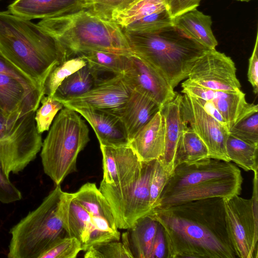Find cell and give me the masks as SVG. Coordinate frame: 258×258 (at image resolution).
I'll return each instance as SVG.
<instances>
[{
  "instance_id": "obj_8",
  "label": "cell",
  "mask_w": 258,
  "mask_h": 258,
  "mask_svg": "<svg viewBox=\"0 0 258 258\" xmlns=\"http://www.w3.org/2000/svg\"><path fill=\"white\" fill-rule=\"evenodd\" d=\"M155 161L143 162L138 177L125 185L116 186L101 180L99 189L110 206L118 229L127 230L151 214L149 182Z\"/></svg>"
},
{
  "instance_id": "obj_12",
  "label": "cell",
  "mask_w": 258,
  "mask_h": 258,
  "mask_svg": "<svg viewBox=\"0 0 258 258\" xmlns=\"http://www.w3.org/2000/svg\"><path fill=\"white\" fill-rule=\"evenodd\" d=\"M73 196L89 214L94 228L86 250L102 243L119 241L120 234L110 206L95 183L84 184Z\"/></svg>"
},
{
  "instance_id": "obj_33",
  "label": "cell",
  "mask_w": 258,
  "mask_h": 258,
  "mask_svg": "<svg viewBox=\"0 0 258 258\" xmlns=\"http://www.w3.org/2000/svg\"><path fill=\"white\" fill-rule=\"evenodd\" d=\"M166 9L165 0H139L115 15L112 20L123 29L145 16Z\"/></svg>"
},
{
  "instance_id": "obj_19",
  "label": "cell",
  "mask_w": 258,
  "mask_h": 258,
  "mask_svg": "<svg viewBox=\"0 0 258 258\" xmlns=\"http://www.w3.org/2000/svg\"><path fill=\"white\" fill-rule=\"evenodd\" d=\"M43 95L42 91L27 87L15 77L0 74V109L3 112L36 111Z\"/></svg>"
},
{
  "instance_id": "obj_26",
  "label": "cell",
  "mask_w": 258,
  "mask_h": 258,
  "mask_svg": "<svg viewBox=\"0 0 258 258\" xmlns=\"http://www.w3.org/2000/svg\"><path fill=\"white\" fill-rule=\"evenodd\" d=\"M173 24L186 36L209 49H214L218 45L211 28V16L205 15L197 8L173 18Z\"/></svg>"
},
{
  "instance_id": "obj_35",
  "label": "cell",
  "mask_w": 258,
  "mask_h": 258,
  "mask_svg": "<svg viewBox=\"0 0 258 258\" xmlns=\"http://www.w3.org/2000/svg\"><path fill=\"white\" fill-rule=\"evenodd\" d=\"M173 25V19L166 9L145 16L122 29L132 32L147 33Z\"/></svg>"
},
{
  "instance_id": "obj_3",
  "label": "cell",
  "mask_w": 258,
  "mask_h": 258,
  "mask_svg": "<svg viewBox=\"0 0 258 258\" xmlns=\"http://www.w3.org/2000/svg\"><path fill=\"white\" fill-rule=\"evenodd\" d=\"M0 51L43 89L52 70L66 60L37 24L0 11Z\"/></svg>"
},
{
  "instance_id": "obj_43",
  "label": "cell",
  "mask_w": 258,
  "mask_h": 258,
  "mask_svg": "<svg viewBox=\"0 0 258 258\" xmlns=\"http://www.w3.org/2000/svg\"><path fill=\"white\" fill-rule=\"evenodd\" d=\"M167 9L173 19L188 11L197 8L201 0H165Z\"/></svg>"
},
{
  "instance_id": "obj_39",
  "label": "cell",
  "mask_w": 258,
  "mask_h": 258,
  "mask_svg": "<svg viewBox=\"0 0 258 258\" xmlns=\"http://www.w3.org/2000/svg\"><path fill=\"white\" fill-rule=\"evenodd\" d=\"M81 251V242L75 237L66 236L56 241L40 258H75Z\"/></svg>"
},
{
  "instance_id": "obj_21",
  "label": "cell",
  "mask_w": 258,
  "mask_h": 258,
  "mask_svg": "<svg viewBox=\"0 0 258 258\" xmlns=\"http://www.w3.org/2000/svg\"><path fill=\"white\" fill-rule=\"evenodd\" d=\"M73 109L90 124L100 145L113 147L128 145L127 133L119 116L96 109L84 108Z\"/></svg>"
},
{
  "instance_id": "obj_40",
  "label": "cell",
  "mask_w": 258,
  "mask_h": 258,
  "mask_svg": "<svg viewBox=\"0 0 258 258\" xmlns=\"http://www.w3.org/2000/svg\"><path fill=\"white\" fill-rule=\"evenodd\" d=\"M170 175L164 169L159 159L155 160L149 182L150 202L152 210L156 207Z\"/></svg>"
},
{
  "instance_id": "obj_6",
  "label": "cell",
  "mask_w": 258,
  "mask_h": 258,
  "mask_svg": "<svg viewBox=\"0 0 258 258\" xmlns=\"http://www.w3.org/2000/svg\"><path fill=\"white\" fill-rule=\"evenodd\" d=\"M62 190L58 185L41 203L10 229L9 258H40L56 241L67 236L58 216Z\"/></svg>"
},
{
  "instance_id": "obj_34",
  "label": "cell",
  "mask_w": 258,
  "mask_h": 258,
  "mask_svg": "<svg viewBox=\"0 0 258 258\" xmlns=\"http://www.w3.org/2000/svg\"><path fill=\"white\" fill-rule=\"evenodd\" d=\"M87 64L81 56L70 58L55 67L46 78L43 87V95L53 97L57 88L68 77Z\"/></svg>"
},
{
  "instance_id": "obj_11",
  "label": "cell",
  "mask_w": 258,
  "mask_h": 258,
  "mask_svg": "<svg viewBox=\"0 0 258 258\" xmlns=\"http://www.w3.org/2000/svg\"><path fill=\"white\" fill-rule=\"evenodd\" d=\"M187 79L197 85L212 90H241L234 62L231 57L216 49L207 50L197 60Z\"/></svg>"
},
{
  "instance_id": "obj_30",
  "label": "cell",
  "mask_w": 258,
  "mask_h": 258,
  "mask_svg": "<svg viewBox=\"0 0 258 258\" xmlns=\"http://www.w3.org/2000/svg\"><path fill=\"white\" fill-rule=\"evenodd\" d=\"M79 56L86 61L98 82L103 74L112 76L123 74L130 57L102 51H89Z\"/></svg>"
},
{
  "instance_id": "obj_37",
  "label": "cell",
  "mask_w": 258,
  "mask_h": 258,
  "mask_svg": "<svg viewBox=\"0 0 258 258\" xmlns=\"http://www.w3.org/2000/svg\"><path fill=\"white\" fill-rule=\"evenodd\" d=\"M41 107L35 112V120L38 132L41 134L49 130L57 113L61 110L63 104L53 97L43 95Z\"/></svg>"
},
{
  "instance_id": "obj_22",
  "label": "cell",
  "mask_w": 258,
  "mask_h": 258,
  "mask_svg": "<svg viewBox=\"0 0 258 258\" xmlns=\"http://www.w3.org/2000/svg\"><path fill=\"white\" fill-rule=\"evenodd\" d=\"M181 98L182 95L176 93L172 100L160 109L165 123V143L163 155L159 160L170 175L174 170L175 154L179 139L187 126L182 114Z\"/></svg>"
},
{
  "instance_id": "obj_9",
  "label": "cell",
  "mask_w": 258,
  "mask_h": 258,
  "mask_svg": "<svg viewBox=\"0 0 258 258\" xmlns=\"http://www.w3.org/2000/svg\"><path fill=\"white\" fill-rule=\"evenodd\" d=\"M257 172H254L250 199L235 195L224 199L227 233L236 257L257 258Z\"/></svg>"
},
{
  "instance_id": "obj_1",
  "label": "cell",
  "mask_w": 258,
  "mask_h": 258,
  "mask_svg": "<svg viewBox=\"0 0 258 258\" xmlns=\"http://www.w3.org/2000/svg\"><path fill=\"white\" fill-rule=\"evenodd\" d=\"M149 216L163 228L167 258L236 257L227 233L222 198L154 208Z\"/></svg>"
},
{
  "instance_id": "obj_13",
  "label": "cell",
  "mask_w": 258,
  "mask_h": 258,
  "mask_svg": "<svg viewBox=\"0 0 258 258\" xmlns=\"http://www.w3.org/2000/svg\"><path fill=\"white\" fill-rule=\"evenodd\" d=\"M241 176L239 168L230 162L206 158L191 164L176 166L161 196L212 181Z\"/></svg>"
},
{
  "instance_id": "obj_47",
  "label": "cell",
  "mask_w": 258,
  "mask_h": 258,
  "mask_svg": "<svg viewBox=\"0 0 258 258\" xmlns=\"http://www.w3.org/2000/svg\"><path fill=\"white\" fill-rule=\"evenodd\" d=\"M0 111H2V110L0 109Z\"/></svg>"
},
{
  "instance_id": "obj_31",
  "label": "cell",
  "mask_w": 258,
  "mask_h": 258,
  "mask_svg": "<svg viewBox=\"0 0 258 258\" xmlns=\"http://www.w3.org/2000/svg\"><path fill=\"white\" fill-rule=\"evenodd\" d=\"M226 151L230 161L234 162L245 171L257 172L258 144L244 141L229 133Z\"/></svg>"
},
{
  "instance_id": "obj_20",
  "label": "cell",
  "mask_w": 258,
  "mask_h": 258,
  "mask_svg": "<svg viewBox=\"0 0 258 258\" xmlns=\"http://www.w3.org/2000/svg\"><path fill=\"white\" fill-rule=\"evenodd\" d=\"M58 214L67 235L77 238L85 251L94 228L89 214L74 198L73 193L62 191Z\"/></svg>"
},
{
  "instance_id": "obj_23",
  "label": "cell",
  "mask_w": 258,
  "mask_h": 258,
  "mask_svg": "<svg viewBox=\"0 0 258 258\" xmlns=\"http://www.w3.org/2000/svg\"><path fill=\"white\" fill-rule=\"evenodd\" d=\"M165 123L160 109L129 142L128 145L139 159L148 162L160 159L163 155Z\"/></svg>"
},
{
  "instance_id": "obj_15",
  "label": "cell",
  "mask_w": 258,
  "mask_h": 258,
  "mask_svg": "<svg viewBox=\"0 0 258 258\" xmlns=\"http://www.w3.org/2000/svg\"><path fill=\"white\" fill-rule=\"evenodd\" d=\"M122 76L132 90L149 97L161 108L172 100L177 93L159 72L135 55L128 57Z\"/></svg>"
},
{
  "instance_id": "obj_10",
  "label": "cell",
  "mask_w": 258,
  "mask_h": 258,
  "mask_svg": "<svg viewBox=\"0 0 258 258\" xmlns=\"http://www.w3.org/2000/svg\"><path fill=\"white\" fill-rule=\"evenodd\" d=\"M183 94L181 109L184 120L206 145L209 157L230 162L226 151L227 127L208 113L194 97Z\"/></svg>"
},
{
  "instance_id": "obj_29",
  "label": "cell",
  "mask_w": 258,
  "mask_h": 258,
  "mask_svg": "<svg viewBox=\"0 0 258 258\" xmlns=\"http://www.w3.org/2000/svg\"><path fill=\"white\" fill-rule=\"evenodd\" d=\"M208 158L209 154L206 145L198 134L187 126L180 135L176 146L174 167Z\"/></svg>"
},
{
  "instance_id": "obj_32",
  "label": "cell",
  "mask_w": 258,
  "mask_h": 258,
  "mask_svg": "<svg viewBox=\"0 0 258 258\" xmlns=\"http://www.w3.org/2000/svg\"><path fill=\"white\" fill-rule=\"evenodd\" d=\"M229 133L244 141L258 144V105L249 103Z\"/></svg>"
},
{
  "instance_id": "obj_42",
  "label": "cell",
  "mask_w": 258,
  "mask_h": 258,
  "mask_svg": "<svg viewBox=\"0 0 258 258\" xmlns=\"http://www.w3.org/2000/svg\"><path fill=\"white\" fill-rule=\"evenodd\" d=\"M22 198L20 190L11 181L0 166V202L10 204Z\"/></svg>"
},
{
  "instance_id": "obj_2",
  "label": "cell",
  "mask_w": 258,
  "mask_h": 258,
  "mask_svg": "<svg viewBox=\"0 0 258 258\" xmlns=\"http://www.w3.org/2000/svg\"><path fill=\"white\" fill-rule=\"evenodd\" d=\"M37 24L54 40L66 60L92 51L134 55L119 25L87 9L41 19Z\"/></svg>"
},
{
  "instance_id": "obj_14",
  "label": "cell",
  "mask_w": 258,
  "mask_h": 258,
  "mask_svg": "<svg viewBox=\"0 0 258 258\" xmlns=\"http://www.w3.org/2000/svg\"><path fill=\"white\" fill-rule=\"evenodd\" d=\"M122 75L100 80L87 92L61 102L71 109H96L120 117L132 91Z\"/></svg>"
},
{
  "instance_id": "obj_7",
  "label": "cell",
  "mask_w": 258,
  "mask_h": 258,
  "mask_svg": "<svg viewBox=\"0 0 258 258\" xmlns=\"http://www.w3.org/2000/svg\"><path fill=\"white\" fill-rule=\"evenodd\" d=\"M35 112L7 114L0 111V166L9 177L23 171L41 150L42 137L36 128Z\"/></svg>"
},
{
  "instance_id": "obj_17",
  "label": "cell",
  "mask_w": 258,
  "mask_h": 258,
  "mask_svg": "<svg viewBox=\"0 0 258 258\" xmlns=\"http://www.w3.org/2000/svg\"><path fill=\"white\" fill-rule=\"evenodd\" d=\"M242 181L241 175L216 180L177 190L161 196L154 208H166L210 198L227 199L235 195H239Z\"/></svg>"
},
{
  "instance_id": "obj_38",
  "label": "cell",
  "mask_w": 258,
  "mask_h": 258,
  "mask_svg": "<svg viewBox=\"0 0 258 258\" xmlns=\"http://www.w3.org/2000/svg\"><path fill=\"white\" fill-rule=\"evenodd\" d=\"M85 258H133L127 247L119 241L102 243L85 251Z\"/></svg>"
},
{
  "instance_id": "obj_4",
  "label": "cell",
  "mask_w": 258,
  "mask_h": 258,
  "mask_svg": "<svg viewBox=\"0 0 258 258\" xmlns=\"http://www.w3.org/2000/svg\"><path fill=\"white\" fill-rule=\"evenodd\" d=\"M123 32L134 55L159 72L173 89L187 78L197 60L209 49L173 25L152 33Z\"/></svg>"
},
{
  "instance_id": "obj_16",
  "label": "cell",
  "mask_w": 258,
  "mask_h": 258,
  "mask_svg": "<svg viewBox=\"0 0 258 258\" xmlns=\"http://www.w3.org/2000/svg\"><path fill=\"white\" fill-rule=\"evenodd\" d=\"M102 155L103 179L107 184L121 186L137 178L143 161L128 146L118 147L100 145Z\"/></svg>"
},
{
  "instance_id": "obj_44",
  "label": "cell",
  "mask_w": 258,
  "mask_h": 258,
  "mask_svg": "<svg viewBox=\"0 0 258 258\" xmlns=\"http://www.w3.org/2000/svg\"><path fill=\"white\" fill-rule=\"evenodd\" d=\"M248 80L255 94L258 92V35L256 34L252 53L249 59L247 72Z\"/></svg>"
},
{
  "instance_id": "obj_36",
  "label": "cell",
  "mask_w": 258,
  "mask_h": 258,
  "mask_svg": "<svg viewBox=\"0 0 258 258\" xmlns=\"http://www.w3.org/2000/svg\"><path fill=\"white\" fill-rule=\"evenodd\" d=\"M139 0H84L83 9L91 11L97 16L113 21V17Z\"/></svg>"
},
{
  "instance_id": "obj_45",
  "label": "cell",
  "mask_w": 258,
  "mask_h": 258,
  "mask_svg": "<svg viewBox=\"0 0 258 258\" xmlns=\"http://www.w3.org/2000/svg\"><path fill=\"white\" fill-rule=\"evenodd\" d=\"M167 244L163 228L159 223L153 242L150 258L167 257Z\"/></svg>"
},
{
  "instance_id": "obj_24",
  "label": "cell",
  "mask_w": 258,
  "mask_h": 258,
  "mask_svg": "<svg viewBox=\"0 0 258 258\" xmlns=\"http://www.w3.org/2000/svg\"><path fill=\"white\" fill-rule=\"evenodd\" d=\"M83 3L84 0H15L8 11L29 20L44 19L83 9Z\"/></svg>"
},
{
  "instance_id": "obj_27",
  "label": "cell",
  "mask_w": 258,
  "mask_h": 258,
  "mask_svg": "<svg viewBox=\"0 0 258 258\" xmlns=\"http://www.w3.org/2000/svg\"><path fill=\"white\" fill-rule=\"evenodd\" d=\"M159 223L150 216L140 219L122 233V242L133 258H150Z\"/></svg>"
},
{
  "instance_id": "obj_28",
  "label": "cell",
  "mask_w": 258,
  "mask_h": 258,
  "mask_svg": "<svg viewBox=\"0 0 258 258\" xmlns=\"http://www.w3.org/2000/svg\"><path fill=\"white\" fill-rule=\"evenodd\" d=\"M98 82L97 76L87 64L66 78L53 97L60 102L69 100L87 92Z\"/></svg>"
},
{
  "instance_id": "obj_25",
  "label": "cell",
  "mask_w": 258,
  "mask_h": 258,
  "mask_svg": "<svg viewBox=\"0 0 258 258\" xmlns=\"http://www.w3.org/2000/svg\"><path fill=\"white\" fill-rule=\"evenodd\" d=\"M161 109V107L147 96L132 90L120 116L129 142Z\"/></svg>"
},
{
  "instance_id": "obj_41",
  "label": "cell",
  "mask_w": 258,
  "mask_h": 258,
  "mask_svg": "<svg viewBox=\"0 0 258 258\" xmlns=\"http://www.w3.org/2000/svg\"><path fill=\"white\" fill-rule=\"evenodd\" d=\"M0 74H5L12 76L19 80L27 87L33 89L38 90L43 92V89L40 87L27 74L7 58L1 51Z\"/></svg>"
},
{
  "instance_id": "obj_46",
  "label": "cell",
  "mask_w": 258,
  "mask_h": 258,
  "mask_svg": "<svg viewBox=\"0 0 258 258\" xmlns=\"http://www.w3.org/2000/svg\"><path fill=\"white\" fill-rule=\"evenodd\" d=\"M236 1H240V2H247L250 1L251 0H236Z\"/></svg>"
},
{
  "instance_id": "obj_18",
  "label": "cell",
  "mask_w": 258,
  "mask_h": 258,
  "mask_svg": "<svg viewBox=\"0 0 258 258\" xmlns=\"http://www.w3.org/2000/svg\"><path fill=\"white\" fill-rule=\"evenodd\" d=\"M183 94L209 101L225 120L228 130L248 107L245 94L241 91H218L202 87L188 79L181 84Z\"/></svg>"
},
{
  "instance_id": "obj_5",
  "label": "cell",
  "mask_w": 258,
  "mask_h": 258,
  "mask_svg": "<svg viewBox=\"0 0 258 258\" xmlns=\"http://www.w3.org/2000/svg\"><path fill=\"white\" fill-rule=\"evenodd\" d=\"M48 131L40 157L45 174L56 186L77 171L79 154L90 140L89 130L79 113L64 107Z\"/></svg>"
}]
</instances>
